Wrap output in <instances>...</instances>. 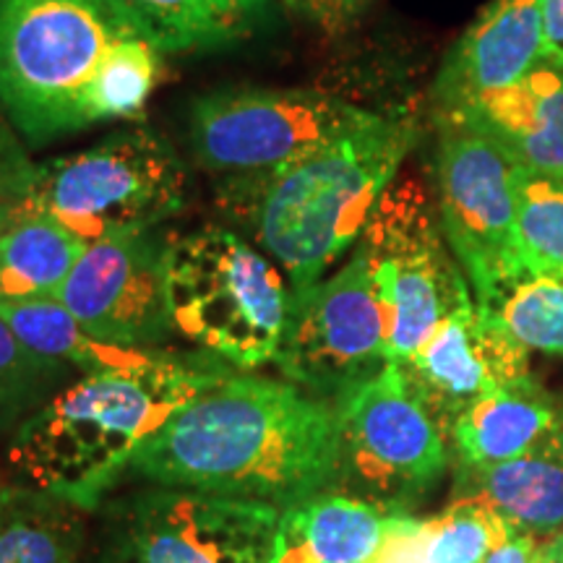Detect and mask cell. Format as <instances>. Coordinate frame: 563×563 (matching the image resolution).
Instances as JSON below:
<instances>
[{"label": "cell", "instance_id": "cell-1", "mask_svg": "<svg viewBox=\"0 0 563 563\" xmlns=\"http://www.w3.org/2000/svg\"><path fill=\"white\" fill-rule=\"evenodd\" d=\"M334 473V402L292 382L235 373L180 407L125 470L277 511L332 488Z\"/></svg>", "mask_w": 563, "mask_h": 563}, {"label": "cell", "instance_id": "cell-2", "mask_svg": "<svg viewBox=\"0 0 563 563\" xmlns=\"http://www.w3.org/2000/svg\"><path fill=\"white\" fill-rule=\"evenodd\" d=\"M418 141L405 115H376L279 170L222 178L217 201L302 292L363 238L373 209Z\"/></svg>", "mask_w": 563, "mask_h": 563}, {"label": "cell", "instance_id": "cell-3", "mask_svg": "<svg viewBox=\"0 0 563 563\" xmlns=\"http://www.w3.org/2000/svg\"><path fill=\"white\" fill-rule=\"evenodd\" d=\"M230 368L214 355L157 350L133 368L81 376L13 431L11 467L24 485L95 511L139 449Z\"/></svg>", "mask_w": 563, "mask_h": 563}, {"label": "cell", "instance_id": "cell-4", "mask_svg": "<svg viewBox=\"0 0 563 563\" xmlns=\"http://www.w3.org/2000/svg\"><path fill=\"white\" fill-rule=\"evenodd\" d=\"M136 34L115 0H0V108L30 150L91 129V84Z\"/></svg>", "mask_w": 563, "mask_h": 563}, {"label": "cell", "instance_id": "cell-5", "mask_svg": "<svg viewBox=\"0 0 563 563\" xmlns=\"http://www.w3.org/2000/svg\"><path fill=\"white\" fill-rule=\"evenodd\" d=\"M173 332L232 368L274 363L292 311L285 272L235 230L209 224L167 245Z\"/></svg>", "mask_w": 563, "mask_h": 563}, {"label": "cell", "instance_id": "cell-6", "mask_svg": "<svg viewBox=\"0 0 563 563\" xmlns=\"http://www.w3.org/2000/svg\"><path fill=\"white\" fill-rule=\"evenodd\" d=\"M188 170L150 125H125L87 150L37 165L16 211L45 214L84 243L154 230L186 207Z\"/></svg>", "mask_w": 563, "mask_h": 563}, {"label": "cell", "instance_id": "cell-7", "mask_svg": "<svg viewBox=\"0 0 563 563\" xmlns=\"http://www.w3.org/2000/svg\"><path fill=\"white\" fill-rule=\"evenodd\" d=\"M334 410V490L386 511H410L446 473V433L399 363L336 394Z\"/></svg>", "mask_w": 563, "mask_h": 563}, {"label": "cell", "instance_id": "cell-8", "mask_svg": "<svg viewBox=\"0 0 563 563\" xmlns=\"http://www.w3.org/2000/svg\"><path fill=\"white\" fill-rule=\"evenodd\" d=\"M279 511L152 485L110 498L91 563H269Z\"/></svg>", "mask_w": 563, "mask_h": 563}, {"label": "cell", "instance_id": "cell-9", "mask_svg": "<svg viewBox=\"0 0 563 563\" xmlns=\"http://www.w3.org/2000/svg\"><path fill=\"white\" fill-rule=\"evenodd\" d=\"M376 112L319 89L230 87L188 115L194 159L220 178L279 170L361 129Z\"/></svg>", "mask_w": 563, "mask_h": 563}, {"label": "cell", "instance_id": "cell-10", "mask_svg": "<svg viewBox=\"0 0 563 563\" xmlns=\"http://www.w3.org/2000/svg\"><path fill=\"white\" fill-rule=\"evenodd\" d=\"M382 295L389 363L410 361L452 313L467 277L443 238L435 196L418 178H397L373 209L357 241Z\"/></svg>", "mask_w": 563, "mask_h": 563}, {"label": "cell", "instance_id": "cell-11", "mask_svg": "<svg viewBox=\"0 0 563 563\" xmlns=\"http://www.w3.org/2000/svg\"><path fill=\"white\" fill-rule=\"evenodd\" d=\"M514 167L490 136L435 121V207L443 238L477 302L527 274L514 209Z\"/></svg>", "mask_w": 563, "mask_h": 563}, {"label": "cell", "instance_id": "cell-12", "mask_svg": "<svg viewBox=\"0 0 563 563\" xmlns=\"http://www.w3.org/2000/svg\"><path fill=\"white\" fill-rule=\"evenodd\" d=\"M386 311L361 245L340 269L292 295L290 323L277 363L287 382L336 397L389 363Z\"/></svg>", "mask_w": 563, "mask_h": 563}, {"label": "cell", "instance_id": "cell-13", "mask_svg": "<svg viewBox=\"0 0 563 563\" xmlns=\"http://www.w3.org/2000/svg\"><path fill=\"white\" fill-rule=\"evenodd\" d=\"M167 245L159 228L89 243L55 298L95 340L157 350L173 332Z\"/></svg>", "mask_w": 563, "mask_h": 563}, {"label": "cell", "instance_id": "cell-14", "mask_svg": "<svg viewBox=\"0 0 563 563\" xmlns=\"http://www.w3.org/2000/svg\"><path fill=\"white\" fill-rule=\"evenodd\" d=\"M399 368L449 433L470 405L530 378V350L470 290Z\"/></svg>", "mask_w": 563, "mask_h": 563}, {"label": "cell", "instance_id": "cell-15", "mask_svg": "<svg viewBox=\"0 0 563 563\" xmlns=\"http://www.w3.org/2000/svg\"><path fill=\"white\" fill-rule=\"evenodd\" d=\"M545 55V0H490L460 34L431 87L433 118L511 87Z\"/></svg>", "mask_w": 563, "mask_h": 563}, {"label": "cell", "instance_id": "cell-16", "mask_svg": "<svg viewBox=\"0 0 563 563\" xmlns=\"http://www.w3.org/2000/svg\"><path fill=\"white\" fill-rule=\"evenodd\" d=\"M460 121L483 131L532 170L563 175V60L540 58L511 87L493 91L460 115L433 118Z\"/></svg>", "mask_w": 563, "mask_h": 563}, {"label": "cell", "instance_id": "cell-17", "mask_svg": "<svg viewBox=\"0 0 563 563\" xmlns=\"http://www.w3.org/2000/svg\"><path fill=\"white\" fill-rule=\"evenodd\" d=\"M391 511L327 488L279 511L269 563H365Z\"/></svg>", "mask_w": 563, "mask_h": 563}, {"label": "cell", "instance_id": "cell-18", "mask_svg": "<svg viewBox=\"0 0 563 563\" xmlns=\"http://www.w3.org/2000/svg\"><path fill=\"white\" fill-rule=\"evenodd\" d=\"M460 488L538 540L563 532V422L514 460L460 467Z\"/></svg>", "mask_w": 563, "mask_h": 563}, {"label": "cell", "instance_id": "cell-19", "mask_svg": "<svg viewBox=\"0 0 563 563\" xmlns=\"http://www.w3.org/2000/svg\"><path fill=\"white\" fill-rule=\"evenodd\" d=\"M162 55L228 51L269 30L274 0H115Z\"/></svg>", "mask_w": 563, "mask_h": 563}, {"label": "cell", "instance_id": "cell-20", "mask_svg": "<svg viewBox=\"0 0 563 563\" xmlns=\"http://www.w3.org/2000/svg\"><path fill=\"white\" fill-rule=\"evenodd\" d=\"M563 422V407L530 378L470 405L449 428L460 467H483L530 452Z\"/></svg>", "mask_w": 563, "mask_h": 563}, {"label": "cell", "instance_id": "cell-21", "mask_svg": "<svg viewBox=\"0 0 563 563\" xmlns=\"http://www.w3.org/2000/svg\"><path fill=\"white\" fill-rule=\"evenodd\" d=\"M87 514L68 498L24 483H3L0 563H81Z\"/></svg>", "mask_w": 563, "mask_h": 563}, {"label": "cell", "instance_id": "cell-22", "mask_svg": "<svg viewBox=\"0 0 563 563\" xmlns=\"http://www.w3.org/2000/svg\"><path fill=\"white\" fill-rule=\"evenodd\" d=\"M84 251L87 243L51 217L13 209L0 232V302L55 298Z\"/></svg>", "mask_w": 563, "mask_h": 563}, {"label": "cell", "instance_id": "cell-23", "mask_svg": "<svg viewBox=\"0 0 563 563\" xmlns=\"http://www.w3.org/2000/svg\"><path fill=\"white\" fill-rule=\"evenodd\" d=\"M0 319L11 327L26 347L42 357L89 373L133 368L152 361L157 350H133L95 340L58 298L0 302Z\"/></svg>", "mask_w": 563, "mask_h": 563}, {"label": "cell", "instance_id": "cell-24", "mask_svg": "<svg viewBox=\"0 0 563 563\" xmlns=\"http://www.w3.org/2000/svg\"><path fill=\"white\" fill-rule=\"evenodd\" d=\"M511 183L527 272L563 277V180L517 165Z\"/></svg>", "mask_w": 563, "mask_h": 563}, {"label": "cell", "instance_id": "cell-25", "mask_svg": "<svg viewBox=\"0 0 563 563\" xmlns=\"http://www.w3.org/2000/svg\"><path fill=\"white\" fill-rule=\"evenodd\" d=\"M527 350L563 355V277L522 274L481 302Z\"/></svg>", "mask_w": 563, "mask_h": 563}, {"label": "cell", "instance_id": "cell-26", "mask_svg": "<svg viewBox=\"0 0 563 563\" xmlns=\"http://www.w3.org/2000/svg\"><path fill=\"white\" fill-rule=\"evenodd\" d=\"M159 47L136 34L121 42L102 63L97 81L91 84L87 112L91 125L104 121H131L144 110L162 70Z\"/></svg>", "mask_w": 563, "mask_h": 563}, {"label": "cell", "instance_id": "cell-27", "mask_svg": "<svg viewBox=\"0 0 563 563\" xmlns=\"http://www.w3.org/2000/svg\"><path fill=\"white\" fill-rule=\"evenodd\" d=\"M70 368L26 347L0 319V433L16 431L30 415L63 389Z\"/></svg>", "mask_w": 563, "mask_h": 563}, {"label": "cell", "instance_id": "cell-28", "mask_svg": "<svg viewBox=\"0 0 563 563\" xmlns=\"http://www.w3.org/2000/svg\"><path fill=\"white\" fill-rule=\"evenodd\" d=\"M37 178V162L32 159L30 144L21 139L16 125L0 108V207L16 209L26 199Z\"/></svg>", "mask_w": 563, "mask_h": 563}, {"label": "cell", "instance_id": "cell-29", "mask_svg": "<svg viewBox=\"0 0 563 563\" xmlns=\"http://www.w3.org/2000/svg\"><path fill=\"white\" fill-rule=\"evenodd\" d=\"M365 563H439L426 519L412 517L410 511H391L382 543Z\"/></svg>", "mask_w": 563, "mask_h": 563}, {"label": "cell", "instance_id": "cell-30", "mask_svg": "<svg viewBox=\"0 0 563 563\" xmlns=\"http://www.w3.org/2000/svg\"><path fill=\"white\" fill-rule=\"evenodd\" d=\"M282 5L323 34H342L363 16L371 0H282Z\"/></svg>", "mask_w": 563, "mask_h": 563}, {"label": "cell", "instance_id": "cell-31", "mask_svg": "<svg viewBox=\"0 0 563 563\" xmlns=\"http://www.w3.org/2000/svg\"><path fill=\"white\" fill-rule=\"evenodd\" d=\"M534 548H538V538L514 527L509 540L501 548H496L485 563H532Z\"/></svg>", "mask_w": 563, "mask_h": 563}, {"label": "cell", "instance_id": "cell-32", "mask_svg": "<svg viewBox=\"0 0 563 563\" xmlns=\"http://www.w3.org/2000/svg\"><path fill=\"white\" fill-rule=\"evenodd\" d=\"M545 58L563 60V0H545Z\"/></svg>", "mask_w": 563, "mask_h": 563}, {"label": "cell", "instance_id": "cell-33", "mask_svg": "<svg viewBox=\"0 0 563 563\" xmlns=\"http://www.w3.org/2000/svg\"><path fill=\"white\" fill-rule=\"evenodd\" d=\"M532 563H563V532H555L551 538L538 540Z\"/></svg>", "mask_w": 563, "mask_h": 563}, {"label": "cell", "instance_id": "cell-34", "mask_svg": "<svg viewBox=\"0 0 563 563\" xmlns=\"http://www.w3.org/2000/svg\"><path fill=\"white\" fill-rule=\"evenodd\" d=\"M11 214H13L11 207H0V232H3L5 224L11 222Z\"/></svg>", "mask_w": 563, "mask_h": 563}, {"label": "cell", "instance_id": "cell-35", "mask_svg": "<svg viewBox=\"0 0 563 563\" xmlns=\"http://www.w3.org/2000/svg\"><path fill=\"white\" fill-rule=\"evenodd\" d=\"M0 488H3V483H0Z\"/></svg>", "mask_w": 563, "mask_h": 563}, {"label": "cell", "instance_id": "cell-36", "mask_svg": "<svg viewBox=\"0 0 563 563\" xmlns=\"http://www.w3.org/2000/svg\"><path fill=\"white\" fill-rule=\"evenodd\" d=\"M561 180H563V175H561Z\"/></svg>", "mask_w": 563, "mask_h": 563}]
</instances>
